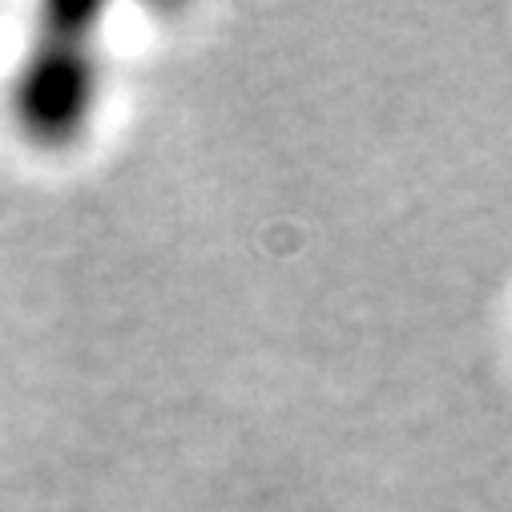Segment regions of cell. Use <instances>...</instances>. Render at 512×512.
<instances>
[{
    "instance_id": "cell-1",
    "label": "cell",
    "mask_w": 512,
    "mask_h": 512,
    "mask_svg": "<svg viewBox=\"0 0 512 512\" xmlns=\"http://www.w3.org/2000/svg\"><path fill=\"white\" fill-rule=\"evenodd\" d=\"M93 5H53L13 77V117L37 146H69L97 105L101 69L93 53Z\"/></svg>"
}]
</instances>
